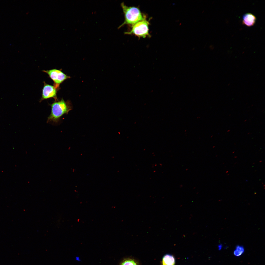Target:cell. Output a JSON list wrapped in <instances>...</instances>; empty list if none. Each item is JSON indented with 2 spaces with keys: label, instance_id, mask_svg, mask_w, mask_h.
<instances>
[{
  "label": "cell",
  "instance_id": "obj_1",
  "mask_svg": "<svg viewBox=\"0 0 265 265\" xmlns=\"http://www.w3.org/2000/svg\"><path fill=\"white\" fill-rule=\"evenodd\" d=\"M49 105L51 107V111L48 117L47 123H57L62 116L67 114L72 109L71 102L69 101H65L63 98L60 100L55 101Z\"/></svg>",
  "mask_w": 265,
  "mask_h": 265
},
{
  "label": "cell",
  "instance_id": "obj_11",
  "mask_svg": "<svg viewBox=\"0 0 265 265\" xmlns=\"http://www.w3.org/2000/svg\"><path fill=\"white\" fill-rule=\"evenodd\" d=\"M230 131V130H228V131H227V132H229V131Z\"/></svg>",
  "mask_w": 265,
  "mask_h": 265
},
{
  "label": "cell",
  "instance_id": "obj_2",
  "mask_svg": "<svg viewBox=\"0 0 265 265\" xmlns=\"http://www.w3.org/2000/svg\"><path fill=\"white\" fill-rule=\"evenodd\" d=\"M121 6L124 13L125 20L123 23L118 28L125 24L132 26L145 18L138 8L127 6L123 2L121 4Z\"/></svg>",
  "mask_w": 265,
  "mask_h": 265
},
{
  "label": "cell",
  "instance_id": "obj_10",
  "mask_svg": "<svg viewBox=\"0 0 265 265\" xmlns=\"http://www.w3.org/2000/svg\"><path fill=\"white\" fill-rule=\"evenodd\" d=\"M218 247L219 248V249H221L222 247V245L221 244L219 245L218 246Z\"/></svg>",
  "mask_w": 265,
  "mask_h": 265
},
{
  "label": "cell",
  "instance_id": "obj_9",
  "mask_svg": "<svg viewBox=\"0 0 265 265\" xmlns=\"http://www.w3.org/2000/svg\"><path fill=\"white\" fill-rule=\"evenodd\" d=\"M120 265H138L136 261L131 259H127L124 260L121 263Z\"/></svg>",
  "mask_w": 265,
  "mask_h": 265
},
{
  "label": "cell",
  "instance_id": "obj_5",
  "mask_svg": "<svg viewBox=\"0 0 265 265\" xmlns=\"http://www.w3.org/2000/svg\"><path fill=\"white\" fill-rule=\"evenodd\" d=\"M44 85L42 90V97L40 102L48 99L53 98L55 101L58 100L57 97V91L59 89L54 85L52 86L44 82Z\"/></svg>",
  "mask_w": 265,
  "mask_h": 265
},
{
  "label": "cell",
  "instance_id": "obj_6",
  "mask_svg": "<svg viewBox=\"0 0 265 265\" xmlns=\"http://www.w3.org/2000/svg\"><path fill=\"white\" fill-rule=\"evenodd\" d=\"M256 20V17L254 15L250 13H247L243 15L242 22L244 25L250 26L255 24Z\"/></svg>",
  "mask_w": 265,
  "mask_h": 265
},
{
  "label": "cell",
  "instance_id": "obj_14",
  "mask_svg": "<svg viewBox=\"0 0 265 265\" xmlns=\"http://www.w3.org/2000/svg\"><path fill=\"white\" fill-rule=\"evenodd\" d=\"M246 120H246H246H245L244 121V122H245V121H246Z\"/></svg>",
  "mask_w": 265,
  "mask_h": 265
},
{
  "label": "cell",
  "instance_id": "obj_13",
  "mask_svg": "<svg viewBox=\"0 0 265 265\" xmlns=\"http://www.w3.org/2000/svg\"><path fill=\"white\" fill-rule=\"evenodd\" d=\"M262 162V161H259V162Z\"/></svg>",
  "mask_w": 265,
  "mask_h": 265
},
{
  "label": "cell",
  "instance_id": "obj_12",
  "mask_svg": "<svg viewBox=\"0 0 265 265\" xmlns=\"http://www.w3.org/2000/svg\"><path fill=\"white\" fill-rule=\"evenodd\" d=\"M237 156H235V157H234L235 158H237Z\"/></svg>",
  "mask_w": 265,
  "mask_h": 265
},
{
  "label": "cell",
  "instance_id": "obj_15",
  "mask_svg": "<svg viewBox=\"0 0 265 265\" xmlns=\"http://www.w3.org/2000/svg\"><path fill=\"white\" fill-rule=\"evenodd\" d=\"M228 172V171H227V172H226V173H227V172Z\"/></svg>",
  "mask_w": 265,
  "mask_h": 265
},
{
  "label": "cell",
  "instance_id": "obj_16",
  "mask_svg": "<svg viewBox=\"0 0 265 265\" xmlns=\"http://www.w3.org/2000/svg\"><path fill=\"white\" fill-rule=\"evenodd\" d=\"M234 152H235V151H234V152H233L232 153H233Z\"/></svg>",
  "mask_w": 265,
  "mask_h": 265
},
{
  "label": "cell",
  "instance_id": "obj_4",
  "mask_svg": "<svg viewBox=\"0 0 265 265\" xmlns=\"http://www.w3.org/2000/svg\"><path fill=\"white\" fill-rule=\"evenodd\" d=\"M43 71L47 74L54 82L53 85L59 89L60 84L64 81L71 77L64 73L61 70L53 69L43 70Z\"/></svg>",
  "mask_w": 265,
  "mask_h": 265
},
{
  "label": "cell",
  "instance_id": "obj_7",
  "mask_svg": "<svg viewBox=\"0 0 265 265\" xmlns=\"http://www.w3.org/2000/svg\"><path fill=\"white\" fill-rule=\"evenodd\" d=\"M175 259L174 256L169 254L164 255L162 258L163 265H175Z\"/></svg>",
  "mask_w": 265,
  "mask_h": 265
},
{
  "label": "cell",
  "instance_id": "obj_3",
  "mask_svg": "<svg viewBox=\"0 0 265 265\" xmlns=\"http://www.w3.org/2000/svg\"><path fill=\"white\" fill-rule=\"evenodd\" d=\"M149 21L145 18L132 26L131 30L126 32L125 34L128 35H134L139 38H145L151 36L149 33Z\"/></svg>",
  "mask_w": 265,
  "mask_h": 265
},
{
  "label": "cell",
  "instance_id": "obj_8",
  "mask_svg": "<svg viewBox=\"0 0 265 265\" xmlns=\"http://www.w3.org/2000/svg\"><path fill=\"white\" fill-rule=\"evenodd\" d=\"M244 252V249L243 246L237 245L234 251V254L236 256H239L242 255Z\"/></svg>",
  "mask_w": 265,
  "mask_h": 265
}]
</instances>
